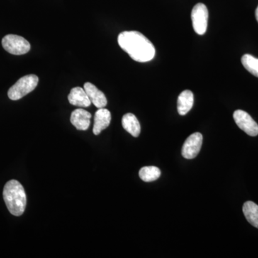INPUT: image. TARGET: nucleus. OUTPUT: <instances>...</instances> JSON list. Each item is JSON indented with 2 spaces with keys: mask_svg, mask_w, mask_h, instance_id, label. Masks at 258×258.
Listing matches in <instances>:
<instances>
[{
  "mask_svg": "<svg viewBox=\"0 0 258 258\" xmlns=\"http://www.w3.org/2000/svg\"><path fill=\"white\" fill-rule=\"evenodd\" d=\"M2 44L5 50L13 55H25L30 50V42L26 39L19 35H6L3 37Z\"/></svg>",
  "mask_w": 258,
  "mask_h": 258,
  "instance_id": "nucleus-4",
  "label": "nucleus"
},
{
  "mask_svg": "<svg viewBox=\"0 0 258 258\" xmlns=\"http://www.w3.org/2000/svg\"><path fill=\"white\" fill-rule=\"evenodd\" d=\"M69 103L74 106L87 108L91 106V101L84 88L76 87L73 88L69 95Z\"/></svg>",
  "mask_w": 258,
  "mask_h": 258,
  "instance_id": "nucleus-11",
  "label": "nucleus"
},
{
  "mask_svg": "<svg viewBox=\"0 0 258 258\" xmlns=\"http://www.w3.org/2000/svg\"><path fill=\"white\" fill-rule=\"evenodd\" d=\"M233 118L236 124L247 135L250 137H256L258 135L257 123L247 112L237 110L234 112Z\"/></svg>",
  "mask_w": 258,
  "mask_h": 258,
  "instance_id": "nucleus-6",
  "label": "nucleus"
},
{
  "mask_svg": "<svg viewBox=\"0 0 258 258\" xmlns=\"http://www.w3.org/2000/svg\"><path fill=\"white\" fill-rule=\"evenodd\" d=\"M194 94L191 91L186 90L180 93L177 100V111L179 115H184L192 108Z\"/></svg>",
  "mask_w": 258,
  "mask_h": 258,
  "instance_id": "nucleus-12",
  "label": "nucleus"
},
{
  "mask_svg": "<svg viewBox=\"0 0 258 258\" xmlns=\"http://www.w3.org/2000/svg\"><path fill=\"white\" fill-rule=\"evenodd\" d=\"M111 120V112L104 108H98L95 113L94 125L93 132L95 135H98L101 132L109 126Z\"/></svg>",
  "mask_w": 258,
  "mask_h": 258,
  "instance_id": "nucleus-8",
  "label": "nucleus"
},
{
  "mask_svg": "<svg viewBox=\"0 0 258 258\" xmlns=\"http://www.w3.org/2000/svg\"><path fill=\"white\" fill-rule=\"evenodd\" d=\"M255 17H256V20H257V23H258V7L257 8V9H256Z\"/></svg>",
  "mask_w": 258,
  "mask_h": 258,
  "instance_id": "nucleus-17",
  "label": "nucleus"
},
{
  "mask_svg": "<svg viewBox=\"0 0 258 258\" xmlns=\"http://www.w3.org/2000/svg\"><path fill=\"white\" fill-rule=\"evenodd\" d=\"M241 61L244 69L251 74L258 78V58L249 54H246L242 56Z\"/></svg>",
  "mask_w": 258,
  "mask_h": 258,
  "instance_id": "nucleus-16",
  "label": "nucleus"
},
{
  "mask_svg": "<svg viewBox=\"0 0 258 258\" xmlns=\"http://www.w3.org/2000/svg\"><path fill=\"white\" fill-rule=\"evenodd\" d=\"M203 137L201 134H192L185 141L181 154L186 159H192L197 157L201 150Z\"/></svg>",
  "mask_w": 258,
  "mask_h": 258,
  "instance_id": "nucleus-7",
  "label": "nucleus"
},
{
  "mask_svg": "<svg viewBox=\"0 0 258 258\" xmlns=\"http://www.w3.org/2000/svg\"><path fill=\"white\" fill-rule=\"evenodd\" d=\"M118 42L122 50L137 62H149L155 56L156 50L154 45L141 32H121L118 35Z\"/></svg>",
  "mask_w": 258,
  "mask_h": 258,
  "instance_id": "nucleus-1",
  "label": "nucleus"
},
{
  "mask_svg": "<svg viewBox=\"0 0 258 258\" xmlns=\"http://www.w3.org/2000/svg\"><path fill=\"white\" fill-rule=\"evenodd\" d=\"M39 79L36 75L30 74L19 79L8 91V97L13 101H18L35 89Z\"/></svg>",
  "mask_w": 258,
  "mask_h": 258,
  "instance_id": "nucleus-3",
  "label": "nucleus"
},
{
  "mask_svg": "<svg viewBox=\"0 0 258 258\" xmlns=\"http://www.w3.org/2000/svg\"><path fill=\"white\" fill-rule=\"evenodd\" d=\"M160 176V169L157 166H144L139 171V177L145 182L156 181Z\"/></svg>",
  "mask_w": 258,
  "mask_h": 258,
  "instance_id": "nucleus-15",
  "label": "nucleus"
},
{
  "mask_svg": "<svg viewBox=\"0 0 258 258\" xmlns=\"http://www.w3.org/2000/svg\"><path fill=\"white\" fill-rule=\"evenodd\" d=\"M191 18L195 32L200 35H204L208 29V8L203 3H198L193 8Z\"/></svg>",
  "mask_w": 258,
  "mask_h": 258,
  "instance_id": "nucleus-5",
  "label": "nucleus"
},
{
  "mask_svg": "<svg viewBox=\"0 0 258 258\" xmlns=\"http://www.w3.org/2000/svg\"><path fill=\"white\" fill-rule=\"evenodd\" d=\"M91 114L82 108L76 109L72 112L71 122L78 130L86 131L91 124Z\"/></svg>",
  "mask_w": 258,
  "mask_h": 258,
  "instance_id": "nucleus-9",
  "label": "nucleus"
},
{
  "mask_svg": "<svg viewBox=\"0 0 258 258\" xmlns=\"http://www.w3.org/2000/svg\"><path fill=\"white\" fill-rule=\"evenodd\" d=\"M84 90L87 93L91 103L96 108H104L107 105V98L104 93L100 91L96 86L91 83H86L84 84Z\"/></svg>",
  "mask_w": 258,
  "mask_h": 258,
  "instance_id": "nucleus-10",
  "label": "nucleus"
},
{
  "mask_svg": "<svg viewBox=\"0 0 258 258\" xmlns=\"http://www.w3.org/2000/svg\"><path fill=\"white\" fill-rule=\"evenodd\" d=\"M242 211L247 221L258 229V205L253 202H246L242 208Z\"/></svg>",
  "mask_w": 258,
  "mask_h": 258,
  "instance_id": "nucleus-14",
  "label": "nucleus"
},
{
  "mask_svg": "<svg viewBox=\"0 0 258 258\" xmlns=\"http://www.w3.org/2000/svg\"><path fill=\"white\" fill-rule=\"evenodd\" d=\"M3 198L10 213L21 216L27 205V196L23 185L17 180L8 181L3 189Z\"/></svg>",
  "mask_w": 258,
  "mask_h": 258,
  "instance_id": "nucleus-2",
  "label": "nucleus"
},
{
  "mask_svg": "<svg viewBox=\"0 0 258 258\" xmlns=\"http://www.w3.org/2000/svg\"><path fill=\"white\" fill-rule=\"evenodd\" d=\"M123 128L134 137H138L141 133V125L137 117L133 113H126L122 118Z\"/></svg>",
  "mask_w": 258,
  "mask_h": 258,
  "instance_id": "nucleus-13",
  "label": "nucleus"
}]
</instances>
